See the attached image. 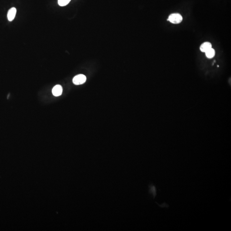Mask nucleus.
I'll return each instance as SVG.
<instances>
[{
  "mask_svg": "<svg viewBox=\"0 0 231 231\" xmlns=\"http://www.w3.org/2000/svg\"><path fill=\"white\" fill-rule=\"evenodd\" d=\"M182 16L181 15L178 13L172 14L169 15L168 19H167V21L174 24H179L182 21Z\"/></svg>",
  "mask_w": 231,
  "mask_h": 231,
  "instance_id": "obj_1",
  "label": "nucleus"
},
{
  "mask_svg": "<svg viewBox=\"0 0 231 231\" xmlns=\"http://www.w3.org/2000/svg\"><path fill=\"white\" fill-rule=\"evenodd\" d=\"M86 77L84 74H79L74 77L73 83L74 84L78 85L84 84L86 81Z\"/></svg>",
  "mask_w": 231,
  "mask_h": 231,
  "instance_id": "obj_2",
  "label": "nucleus"
},
{
  "mask_svg": "<svg viewBox=\"0 0 231 231\" xmlns=\"http://www.w3.org/2000/svg\"><path fill=\"white\" fill-rule=\"evenodd\" d=\"M52 94L55 96H59L62 92V88L60 85H56L53 87L52 90Z\"/></svg>",
  "mask_w": 231,
  "mask_h": 231,
  "instance_id": "obj_3",
  "label": "nucleus"
},
{
  "mask_svg": "<svg viewBox=\"0 0 231 231\" xmlns=\"http://www.w3.org/2000/svg\"><path fill=\"white\" fill-rule=\"evenodd\" d=\"M16 14V9L15 8L13 7L9 9L7 13L8 19L9 21L13 20Z\"/></svg>",
  "mask_w": 231,
  "mask_h": 231,
  "instance_id": "obj_4",
  "label": "nucleus"
},
{
  "mask_svg": "<svg viewBox=\"0 0 231 231\" xmlns=\"http://www.w3.org/2000/svg\"><path fill=\"white\" fill-rule=\"evenodd\" d=\"M211 48H212L211 44L209 42H205L201 44L200 47V49L202 52L205 53Z\"/></svg>",
  "mask_w": 231,
  "mask_h": 231,
  "instance_id": "obj_5",
  "label": "nucleus"
},
{
  "mask_svg": "<svg viewBox=\"0 0 231 231\" xmlns=\"http://www.w3.org/2000/svg\"><path fill=\"white\" fill-rule=\"evenodd\" d=\"M205 55H206L207 58H209V59H211V58H213L214 56L215 55V51L214 49L211 48L208 50V51L205 52Z\"/></svg>",
  "mask_w": 231,
  "mask_h": 231,
  "instance_id": "obj_6",
  "label": "nucleus"
},
{
  "mask_svg": "<svg viewBox=\"0 0 231 231\" xmlns=\"http://www.w3.org/2000/svg\"><path fill=\"white\" fill-rule=\"evenodd\" d=\"M70 1L71 0H58V3L60 6L63 7L67 5Z\"/></svg>",
  "mask_w": 231,
  "mask_h": 231,
  "instance_id": "obj_7",
  "label": "nucleus"
},
{
  "mask_svg": "<svg viewBox=\"0 0 231 231\" xmlns=\"http://www.w3.org/2000/svg\"><path fill=\"white\" fill-rule=\"evenodd\" d=\"M150 191H151V192L152 193H153V195H154V197H155V196H156V189L155 187L154 186V185H151L150 186Z\"/></svg>",
  "mask_w": 231,
  "mask_h": 231,
  "instance_id": "obj_8",
  "label": "nucleus"
}]
</instances>
